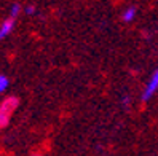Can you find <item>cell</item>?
I'll return each mask as SVG.
<instances>
[{"label": "cell", "mask_w": 158, "mask_h": 156, "mask_svg": "<svg viewBox=\"0 0 158 156\" xmlns=\"http://www.w3.org/2000/svg\"><path fill=\"white\" fill-rule=\"evenodd\" d=\"M136 14H137V10H136L134 6H129V8H126V10L123 11L122 19H123L125 22H131L134 18H136Z\"/></svg>", "instance_id": "obj_4"}, {"label": "cell", "mask_w": 158, "mask_h": 156, "mask_svg": "<svg viewBox=\"0 0 158 156\" xmlns=\"http://www.w3.org/2000/svg\"><path fill=\"white\" fill-rule=\"evenodd\" d=\"M156 91H158V67H156L155 72L152 73L150 80L147 81V85H145V88H144V91H142V102L150 100V99L155 96Z\"/></svg>", "instance_id": "obj_2"}, {"label": "cell", "mask_w": 158, "mask_h": 156, "mask_svg": "<svg viewBox=\"0 0 158 156\" xmlns=\"http://www.w3.org/2000/svg\"><path fill=\"white\" fill-rule=\"evenodd\" d=\"M8 86H10V80H8V77L3 75V73H0V94L5 93V91L8 89Z\"/></svg>", "instance_id": "obj_5"}, {"label": "cell", "mask_w": 158, "mask_h": 156, "mask_svg": "<svg viewBox=\"0 0 158 156\" xmlns=\"http://www.w3.org/2000/svg\"><path fill=\"white\" fill-rule=\"evenodd\" d=\"M32 156H42L40 153H35V154H32Z\"/></svg>", "instance_id": "obj_9"}, {"label": "cell", "mask_w": 158, "mask_h": 156, "mask_svg": "<svg viewBox=\"0 0 158 156\" xmlns=\"http://www.w3.org/2000/svg\"><path fill=\"white\" fill-rule=\"evenodd\" d=\"M122 104H123L125 107H128V104H129V99H128V97H123V100H122Z\"/></svg>", "instance_id": "obj_8"}, {"label": "cell", "mask_w": 158, "mask_h": 156, "mask_svg": "<svg viewBox=\"0 0 158 156\" xmlns=\"http://www.w3.org/2000/svg\"><path fill=\"white\" fill-rule=\"evenodd\" d=\"M13 29H15V19H13V18H8V19H5L2 24H0V40L6 38V37L11 34Z\"/></svg>", "instance_id": "obj_3"}, {"label": "cell", "mask_w": 158, "mask_h": 156, "mask_svg": "<svg viewBox=\"0 0 158 156\" xmlns=\"http://www.w3.org/2000/svg\"><path fill=\"white\" fill-rule=\"evenodd\" d=\"M19 13H21V5H19V3H13V5H11V8H10V18L16 19Z\"/></svg>", "instance_id": "obj_6"}, {"label": "cell", "mask_w": 158, "mask_h": 156, "mask_svg": "<svg viewBox=\"0 0 158 156\" xmlns=\"http://www.w3.org/2000/svg\"><path fill=\"white\" fill-rule=\"evenodd\" d=\"M24 11H26V14L32 16V14H35V11H37V10H35V6H34V5H27Z\"/></svg>", "instance_id": "obj_7"}, {"label": "cell", "mask_w": 158, "mask_h": 156, "mask_svg": "<svg viewBox=\"0 0 158 156\" xmlns=\"http://www.w3.org/2000/svg\"><path fill=\"white\" fill-rule=\"evenodd\" d=\"M18 104H19V100L15 96H10V97H6L0 102V131L5 129L8 126V123L11 120V115L15 113Z\"/></svg>", "instance_id": "obj_1"}]
</instances>
